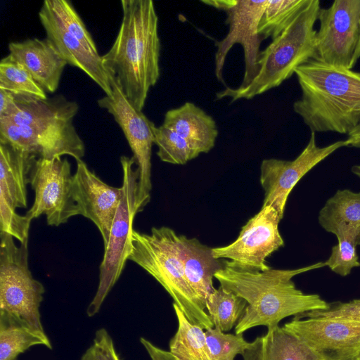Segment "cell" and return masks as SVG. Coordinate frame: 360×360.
I'll use <instances>...</instances> for the list:
<instances>
[{
	"label": "cell",
	"instance_id": "37",
	"mask_svg": "<svg viewBox=\"0 0 360 360\" xmlns=\"http://www.w3.org/2000/svg\"><path fill=\"white\" fill-rule=\"evenodd\" d=\"M359 58H360V20H359V41H358V44H357L356 48L355 49V51H354V53L352 62H351V65H350V68L351 69H352L354 67V65H356V62L358 61V60Z\"/></svg>",
	"mask_w": 360,
	"mask_h": 360
},
{
	"label": "cell",
	"instance_id": "29",
	"mask_svg": "<svg viewBox=\"0 0 360 360\" xmlns=\"http://www.w3.org/2000/svg\"><path fill=\"white\" fill-rule=\"evenodd\" d=\"M153 131L157 155L162 162L185 165L199 155L182 136L164 125H154Z\"/></svg>",
	"mask_w": 360,
	"mask_h": 360
},
{
	"label": "cell",
	"instance_id": "6",
	"mask_svg": "<svg viewBox=\"0 0 360 360\" xmlns=\"http://www.w3.org/2000/svg\"><path fill=\"white\" fill-rule=\"evenodd\" d=\"M128 260L151 275L191 323L205 330L214 327L205 308L186 280L180 255L179 235L173 229L166 226L153 227L149 234L133 229Z\"/></svg>",
	"mask_w": 360,
	"mask_h": 360
},
{
	"label": "cell",
	"instance_id": "15",
	"mask_svg": "<svg viewBox=\"0 0 360 360\" xmlns=\"http://www.w3.org/2000/svg\"><path fill=\"white\" fill-rule=\"evenodd\" d=\"M345 146L346 141L340 140L320 147L316 144L315 132L311 131L307 146L293 160H264L259 177L264 191L262 206H272L282 219L288 198L298 181L319 163Z\"/></svg>",
	"mask_w": 360,
	"mask_h": 360
},
{
	"label": "cell",
	"instance_id": "17",
	"mask_svg": "<svg viewBox=\"0 0 360 360\" xmlns=\"http://www.w3.org/2000/svg\"><path fill=\"white\" fill-rule=\"evenodd\" d=\"M72 191L79 215L96 226L105 247L122 198L121 186L107 184L79 160L77 161V169L73 174Z\"/></svg>",
	"mask_w": 360,
	"mask_h": 360
},
{
	"label": "cell",
	"instance_id": "30",
	"mask_svg": "<svg viewBox=\"0 0 360 360\" xmlns=\"http://www.w3.org/2000/svg\"><path fill=\"white\" fill-rule=\"evenodd\" d=\"M63 27L97 50L96 43L90 32L72 4L67 0H45L42 4Z\"/></svg>",
	"mask_w": 360,
	"mask_h": 360
},
{
	"label": "cell",
	"instance_id": "12",
	"mask_svg": "<svg viewBox=\"0 0 360 360\" xmlns=\"http://www.w3.org/2000/svg\"><path fill=\"white\" fill-rule=\"evenodd\" d=\"M281 219L272 206H262L242 227L238 238L224 247L212 248L214 258H225L233 266L250 271L270 269L266 258L284 245L278 230Z\"/></svg>",
	"mask_w": 360,
	"mask_h": 360
},
{
	"label": "cell",
	"instance_id": "34",
	"mask_svg": "<svg viewBox=\"0 0 360 360\" xmlns=\"http://www.w3.org/2000/svg\"><path fill=\"white\" fill-rule=\"evenodd\" d=\"M81 360H120L113 341L105 328L98 329L93 344L82 355Z\"/></svg>",
	"mask_w": 360,
	"mask_h": 360
},
{
	"label": "cell",
	"instance_id": "38",
	"mask_svg": "<svg viewBox=\"0 0 360 360\" xmlns=\"http://www.w3.org/2000/svg\"><path fill=\"white\" fill-rule=\"evenodd\" d=\"M354 174L360 178V165H354L352 168Z\"/></svg>",
	"mask_w": 360,
	"mask_h": 360
},
{
	"label": "cell",
	"instance_id": "20",
	"mask_svg": "<svg viewBox=\"0 0 360 360\" xmlns=\"http://www.w3.org/2000/svg\"><path fill=\"white\" fill-rule=\"evenodd\" d=\"M179 247L186 280L206 309L207 300L216 289L213 278L223 264L214 257L212 248L195 238L179 235Z\"/></svg>",
	"mask_w": 360,
	"mask_h": 360
},
{
	"label": "cell",
	"instance_id": "23",
	"mask_svg": "<svg viewBox=\"0 0 360 360\" xmlns=\"http://www.w3.org/2000/svg\"><path fill=\"white\" fill-rule=\"evenodd\" d=\"M250 342L243 360H328L278 325Z\"/></svg>",
	"mask_w": 360,
	"mask_h": 360
},
{
	"label": "cell",
	"instance_id": "3",
	"mask_svg": "<svg viewBox=\"0 0 360 360\" xmlns=\"http://www.w3.org/2000/svg\"><path fill=\"white\" fill-rule=\"evenodd\" d=\"M295 74L301 98L294 111L314 132L349 134L360 123V72L309 60Z\"/></svg>",
	"mask_w": 360,
	"mask_h": 360
},
{
	"label": "cell",
	"instance_id": "18",
	"mask_svg": "<svg viewBox=\"0 0 360 360\" xmlns=\"http://www.w3.org/2000/svg\"><path fill=\"white\" fill-rule=\"evenodd\" d=\"M39 18L46 39L68 64L86 74L105 94L112 92L111 79L105 70L101 56L79 39L65 30L42 4Z\"/></svg>",
	"mask_w": 360,
	"mask_h": 360
},
{
	"label": "cell",
	"instance_id": "8",
	"mask_svg": "<svg viewBox=\"0 0 360 360\" xmlns=\"http://www.w3.org/2000/svg\"><path fill=\"white\" fill-rule=\"evenodd\" d=\"M0 311L45 332L39 311L45 289L30 270L28 240L16 245L10 234L0 232Z\"/></svg>",
	"mask_w": 360,
	"mask_h": 360
},
{
	"label": "cell",
	"instance_id": "36",
	"mask_svg": "<svg viewBox=\"0 0 360 360\" xmlns=\"http://www.w3.org/2000/svg\"><path fill=\"white\" fill-rule=\"evenodd\" d=\"M345 139L347 146L360 148V123Z\"/></svg>",
	"mask_w": 360,
	"mask_h": 360
},
{
	"label": "cell",
	"instance_id": "11",
	"mask_svg": "<svg viewBox=\"0 0 360 360\" xmlns=\"http://www.w3.org/2000/svg\"><path fill=\"white\" fill-rule=\"evenodd\" d=\"M110 79L111 94L99 98L97 103L112 115L133 153L139 174L138 204L143 210L150 201L152 189L151 155L155 124L129 103L117 83Z\"/></svg>",
	"mask_w": 360,
	"mask_h": 360
},
{
	"label": "cell",
	"instance_id": "27",
	"mask_svg": "<svg viewBox=\"0 0 360 360\" xmlns=\"http://www.w3.org/2000/svg\"><path fill=\"white\" fill-rule=\"evenodd\" d=\"M246 306L245 300L221 286L214 290L206 302V310L214 327L222 332L237 325Z\"/></svg>",
	"mask_w": 360,
	"mask_h": 360
},
{
	"label": "cell",
	"instance_id": "5",
	"mask_svg": "<svg viewBox=\"0 0 360 360\" xmlns=\"http://www.w3.org/2000/svg\"><path fill=\"white\" fill-rule=\"evenodd\" d=\"M320 9L319 0H309L281 34L261 51L258 71L253 80L245 87L233 89L226 86L217 93V99H252L280 86L295 74L298 67L314 59L316 34L314 25Z\"/></svg>",
	"mask_w": 360,
	"mask_h": 360
},
{
	"label": "cell",
	"instance_id": "39",
	"mask_svg": "<svg viewBox=\"0 0 360 360\" xmlns=\"http://www.w3.org/2000/svg\"><path fill=\"white\" fill-rule=\"evenodd\" d=\"M355 360H360V354L355 359Z\"/></svg>",
	"mask_w": 360,
	"mask_h": 360
},
{
	"label": "cell",
	"instance_id": "16",
	"mask_svg": "<svg viewBox=\"0 0 360 360\" xmlns=\"http://www.w3.org/2000/svg\"><path fill=\"white\" fill-rule=\"evenodd\" d=\"M283 328L328 360H355L360 354V321L294 318Z\"/></svg>",
	"mask_w": 360,
	"mask_h": 360
},
{
	"label": "cell",
	"instance_id": "26",
	"mask_svg": "<svg viewBox=\"0 0 360 360\" xmlns=\"http://www.w3.org/2000/svg\"><path fill=\"white\" fill-rule=\"evenodd\" d=\"M0 89L20 98H47L46 93L10 53L0 61Z\"/></svg>",
	"mask_w": 360,
	"mask_h": 360
},
{
	"label": "cell",
	"instance_id": "2",
	"mask_svg": "<svg viewBox=\"0 0 360 360\" xmlns=\"http://www.w3.org/2000/svg\"><path fill=\"white\" fill-rule=\"evenodd\" d=\"M326 266L325 262L295 269L245 270L224 262L214 278L220 286L245 300L247 306L235 327V334L259 326L278 325L290 316L330 307L317 294L297 289L292 278L300 274Z\"/></svg>",
	"mask_w": 360,
	"mask_h": 360
},
{
	"label": "cell",
	"instance_id": "31",
	"mask_svg": "<svg viewBox=\"0 0 360 360\" xmlns=\"http://www.w3.org/2000/svg\"><path fill=\"white\" fill-rule=\"evenodd\" d=\"M205 335L212 360H234L250 344L243 334L225 333L217 328L205 330Z\"/></svg>",
	"mask_w": 360,
	"mask_h": 360
},
{
	"label": "cell",
	"instance_id": "9",
	"mask_svg": "<svg viewBox=\"0 0 360 360\" xmlns=\"http://www.w3.org/2000/svg\"><path fill=\"white\" fill-rule=\"evenodd\" d=\"M267 1H202L208 6L224 11L226 14V22L229 30L224 39L216 42L214 57L215 75L224 84H226L223 77L225 60L236 44L242 46L245 58L244 76L239 87H245L255 77L258 71L260 44L263 41L258 33V27Z\"/></svg>",
	"mask_w": 360,
	"mask_h": 360
},
{
	"label": "cell",
	"instance_id": "14",
	"mask_svg": "<svg viewBox=\"0 0 360 360\" xmlns=\"http://www.w3.org/2000/svg\"><path fill=\"white\" fill-rule=\"evenodd\" d=\"M37 158L0 143V229L20 243L28 240L31 220L16 209L27 207V184Z\"/></svg>",
	"mask_w": 360,
	"mask_h": 360
},
{
	"label": "cell",
	"instance_id": "33",
	"mask_svg": "<svg viewBox=\"0 0 360 360\" xmlns=\"http://www.w3.org/2000/svg\"><path fill=\"white\" fill-rule=\"evenodd\" d=\"M328 317L347 319L360 321V300H353L347 302L330 303V307L325 310H314L297 316L295 319Z\"/></svg>",
	"mask_w": 360,
	"mask_h": 360
},
{
	"label": "cell",
	"instance_id": "35",
	"mask_svg": "<svg viewBox=\"0 0 360 360\" xmlns=\"http://www.w3.org/2000/svg\"><path fill=\"white\" fill-rule=\"evenodd\" d=\"M140 342L145 347L151 360H179L169 351L164 350L144 338Z\"/></svg>",
	"mask_w": 360,
	"mask_h": 360
},
{
	"label": "cell",
	"instance_id": "7",
	"mask_svg": "<svg viewBox=\"0 0 360 360\" xmlns=\"http://www.w3.org/2000/svg\"><path fill=\"white\" fill-rule=\"evenodd\" d=\"M122 169V195L114 219L108 243L104 247L103 259L100 265L99 282L96 294L90 302L86 314H96L107 295L120 278L131 248L133 221L141 212L138 204L139 174L133 158H120Z\"/></svg>",
	"mask_w": 360,
	"mask_h": 360
},
{
	"label": "cell",
	"instance_id": "32",
	"mask_svg": "<svg viewBox=\"0 0 360 360\" xmlns=\"http://www.w3.org/2000/svg\"><path fill=\"white\" fill-rule=\"evenodd\" d=\"M356 247L349 240L338 239V243L332 248L330 255L325 262L326 266L341 276L349 275L353 268L360 266Z\"/></svg>",
	"mask_w": 360,
	"mask_h": 360
},
{
	"label": "cell",
	"instance_id": "21",
	"mask_svg": "<svg viewBox=\"0 0 360 360\" xmlns=\"http://www.w3.org/2000/svg\"><path fill=\"white\" fill-rule=\"evenodd\" d=\"M162 125L182 136L198 155L211 150L218 136L214 119L191 102L167 111Z\"/></svg>",
	"mask_w": 360,
	"mask_h": 360
},
{
	"label": "cell",
	"instance_id": "28",
	"mask_svg": "<svg viewBox=\"0 0 360 360\" xmlns=\"http://www.w3.org/2000/svg\"><path fill=\"white\" fill-rule=\"evenodd\" d=\"M309 0H268L258 33L262 40L276 38Z\"/></svg>",
	"mask_w": 360,
	"mask_h": 360
},
{
	"label": "cell",
	"instance_id": "25",
	"mask_svg": "<svg viewBox=\"0 0 360 360\" xmlns=\"http://www.w3.org/2000/svg\"><path fill=\"white\" fill-rule=\"evenodd\" d=\"M178 328L169 341V352L179 360H212L204 329L191 323L176 304Z\"/></svg>",
	"mask_w": 360,
	"mask_h": 360
},
{
	"label": "cell",
	"instance_id": "22",
	"mask_svg": "<svg viewBox=\"0 0 360 360\" xmlns=\"http://www.w3.org/2000/svg\"><path fill=\"white\" fill-rule=\"evenodd\" d=\"M319 223L337 239L360 245V192L338 190L328 198L319 214Z\"/></svg>",
	"mask_w": 360,
	"mask_h": 360
},
{
	"label": "cell",
	"instance_id": "24",
	"mask_svg": "<svg viewBox=\"0 0 360 360\" xmlns=\"http://www.w3.org/2000/svg\"><path fill=\"white\" fill-rule=\"evenodd\" d=\"M34 345L52 349L45 332L34 329L20 318L0 311V360H17Z\"/></svg>",
	"mask_w": 360,
	"mask_h": 360
},
{
	"label": "cell",
	"instance_id": "19",
	"mask_svg": "<svg viewBox=\"0 0 360 360\" xmlns=\"http://www.w3.org/2000/svg\"><path fill=\"white\" fill-rule=\"evenodd\" d=\"M8 50L46 93L57 90L68 63L46 38L11 41Z\"/></svg>",
	"mask_w": 360,
	"mask_h": 360
},
{
	"label": "cell",
	"instance_id": "13",
	"mask_svg": "<svg viewBox=\"0 0 360 360\" xmlns=\"http://www.w3.org/2000/svg\"><path fill=\"white\" fill-rule=\"evenodd\" d=\"M313 60L350 68L359 37L360 0H335L320 9Z\"/></svg>",
	"mask_w": 360,
	"mask_h": 360
},
{
	"label": "cell",
	"instance_id": "10",
	"mask_svg": "<svg viewBox=\"0 0 360 360\" xmlns=\"http://www.w3.org/2000/svg\"><path fill=\"white\" fill-rule=\"evenodd\" d=\"M29 184L35 193L34 203L25 214L31 221L44 214L48 225L58 226L79 214L73 196L71 165L66 158H37Z\"/></svg>",
	"mask_w": 360,
	"mask_h": 360
},
{
	"label": "cell",
	"instance_id": "1",
	"mask_svg": "<svg viewBox=\"0 0 360 360\" xmlns=\"http://www.w3.org/2000/svg\"><path fill=\"white\" fill-rule=\"evenodd\" d=\"M122 19L103 65L129 103L142 111L159 79L158 17L151 0H122Z\"/></svg>",
	"mask_w": 360,
	"mask_h": 360
},
{
	"label": "cell",
	"instance_id": "4",
	"mask_svg": "<svg viewBox=\"0 0 360 360\" xmlns=\"http://www.w3.org/2000/svg\"><path fill=\"white\" fill-rule=\"evenodd\" d=\"M77 103L63 95L46 99L16 97L14 106L3 117L15 122L18 129L14 147L44 159L68 155L76 161L85 154V146L76 131L73 120Z\"/></svg>",
	"mask_w": 360,
	"mask_h": 360
}]
</instances>
